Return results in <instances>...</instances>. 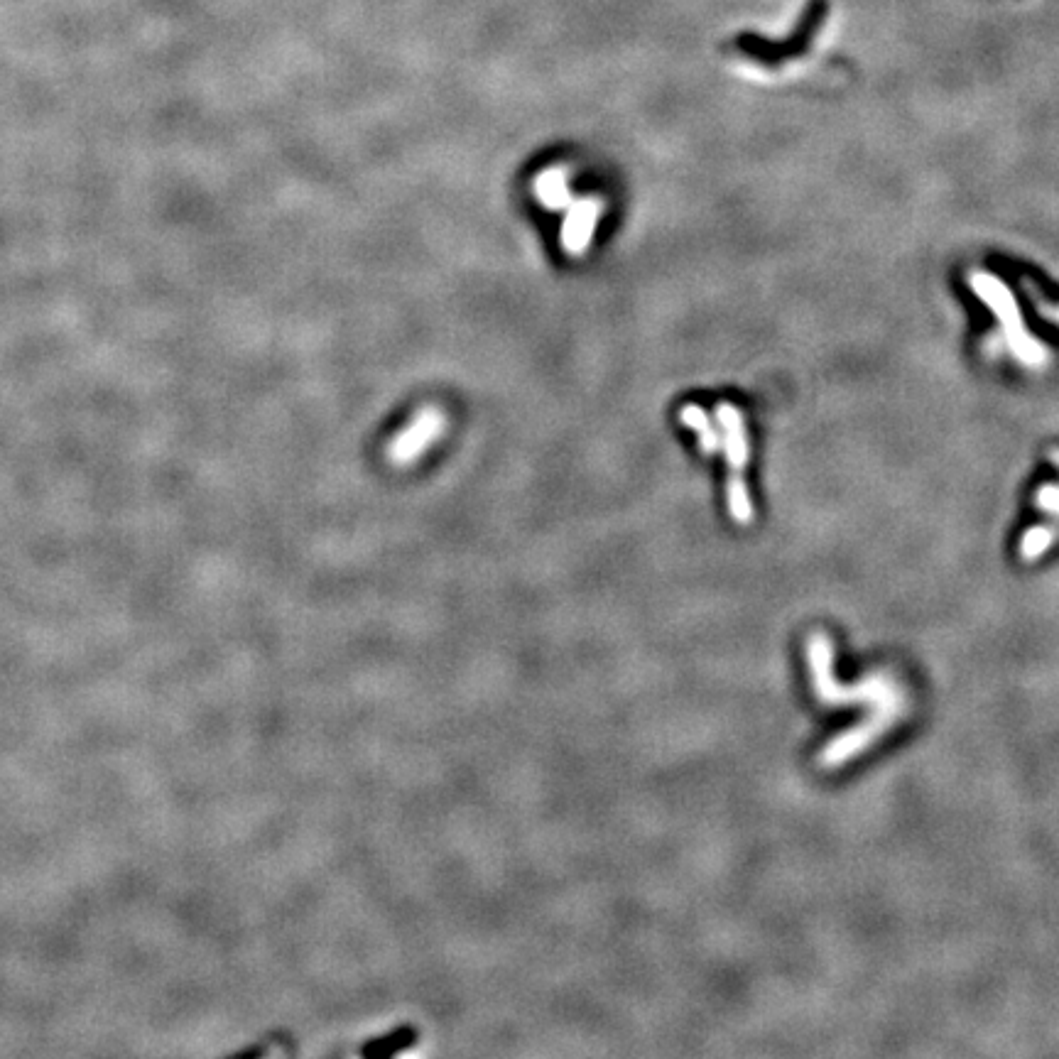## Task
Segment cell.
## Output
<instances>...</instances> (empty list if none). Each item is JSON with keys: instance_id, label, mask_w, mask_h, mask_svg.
<instances>
[{"instance_id": "5b68a950", "label": "cell", "mask_w": 1059, "mask_h": 1059, "mask_svg": "<svg viewBox=\"0 0 1059 1059\" xmlns=\"http://www.w3.org/2000/svg\"><path fill=\"white\" fill-rule=\"evenodd\" d=\"M444 432V415L437 407H425V410L417 415V420L410 427H405V432L395 439L388 447L390 461L405 466L415 464L429 444L437 442Z\"/></svg>"}, {"instance_id": "8992f818", "label": "cell", "mask_w": 1059, "mask_h": 1059, "mask_svg": "<svg viewBox=\"0 0 1059 1059\" xmlns=\"http://www.w3.org/2000/svg\"><path fill=\"white\" fill-rule=\"evenodd\" d=\"M604 204L599 199H579L567 206V219L562 224V248L564 253L579 258L594 241L596 226H599Z\"/></svg>"}, {"instance_id": "52a82bcc", "label": "cell", "mask_w": 1059, "mask_h": 1059, "mask_svg": "<svg viewBox=\"0 0 1059 1059\" xmlns=\"http://www.w3.org/2000/svg\"><path fill=\"white\" fill-rule=\"evenodd\" d=\"M535 197L537 202L547 209H567L572 204V189L567 182V170L564 167H547L535 179Z\"/></svg>"}, {"instance_id": "7a4b0ae2", "label": "cell", "mask_w": 1059, "mask_h": 1059, "mask_svg": "<svg viewBox=\"0 0 1059 1059\" xmlns=\"http://www.w3.org/2000/svg\"><path fill=\"white\" fill-rule=\"evenodd\" d=\"M716 420H719L721 432H724V454L726 461L731 466L729 483H726V498H729V513L738 525H751L753 523V501L751 493H748V483L743 471L748 466V434L743 427L741 410L731 403H719L716 405Z\"/></svg>"}, {"instance_id": "6da1fadb", "label": "cell", "mask_w": 1059, "mask_h": 1059, "mask_svg": "<svg viewBox=\"0 0 1059 1059\" xmlns=\"http://www.w3.org/2000/svg\"><path fill=\"white\" fill-rule=\"evenodd\" d=\"M807 665L812 692L819 704L844 706V704H868L866 719L854 729L834 736L822 751L817 753V765L822 770H836L866 753L878 738L895 729L910 711V694L905 684L888 670H878L866 675L856 684H841L834 677V643L827 633L814 631L807 640Z\"/></svg>"}, {"instance_id": "ba28073f", "label": "cell", "mask_w": 1059, "mask_h": 1059, "mask_svg": "<svg viewBox=\"0 0 1059 1059\" xmlns=\"http://www.w3.org/2000/svg\"><path fill=\"white\" fill-rule=\"evenodd\" d=\"M680 420L684 422L687 427H692L694 432H697L699 437V444H702V452L704 454H716L721 449V439H719V432H716L714 427H711L709 417H706V412L702 410L699 405H684L680 410Z\"/></svg>"}, {"instance_id": "9c48e42d", "label": "cell", "mask_w": 1059, "mask_h": 1059, "mask_svg": "<svg viewBox=\"0 0 1059 1059\" xmlns=\"http://www.w3.org/2000/svg\"><path fill=\"white\" fill-rule=\"evenodd\" d=\"M1030 292H1033V304L1037 312H1042V317L1052 319V322H1059V307H1052L1050 302H1045L1042 297H1037V292L1030 287Z\"/></svg>"}, {"instance_id": "3957f363", "label": "cell", "mask_w": 1059, "mask_h": 1059, "mask_svg": "<svg viewBox=\"0 0 1059 1059\" xmlns=\"http://www.w3.org/2000/svg\"><path fill=\"white\" fill-rule=\"evenodd\" d=\"M969 282L976 295L996 312V319L1003 327V339H1006L1008 349L1015 353V358H1020L1028 366H1042L1047 361L1045 346L1037 344L1033 336L1028 334L1023 317L1018 312V304H1015L1008 287L1001 280L993 278V275L979 273V270L971 273Z\"/></svg>"}, {"instance_id": "277c9868", "label": "cell", "mask_w": 1059, "mask_h": 1059, "mask_svg": "<svg viewBox=\"0 0 1059 1059\" xmlns=\"http://www.w3.org/2000/svg\"><path fill=\"white\" fill-rule=\"evenodd\" d=\"M1052 461L1059 466V449L1052 452ZM1035 505L1042 513H1050V520L1042 525H1035L1025 532V537L1020 540L1018 555L1023 562H1035L1050 550L1052 545L1059 540V486L1057 483H1047L1040 491L1035 493Z\"/></svg>"}]
</instances>
